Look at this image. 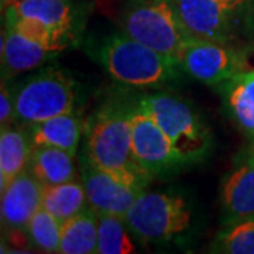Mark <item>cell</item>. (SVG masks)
Segmentation results:
<instances>
[{
	"mask_svg": "<svg viewBox=\"0 0 254 254\" xmlns=\"http://www.w3.org/2000/svg\"><path fill=\"white\" fill-rule=\"evenodd\" d=\"M27 130L34 147L51 145L76 155L83 137L85 123L78 112H72L30 125Z\"/></svg>",
	"mask_w": 254,
	"mask_h": 254,
	"instance_id": "16",
	"label": "cell"
},
{
	"mask_svg": "<svg viewBox=\"0 0 254 254\" xmlns=\"http://www.w3.org/2000/svg\"><path fill=\"white\" fill-rule=\"evenodd\" d=\"M78 168L89 206L98 213H108L125 219L134 200L143 192L100 170L82 150L78 160Z\"/></svg>",
	"mask_w": 254,
	"mask_h": 254,
	"instance_id": "9",
	"label": "cell"
},
{
	"mask_svg": "<svg viewBox=\"0 0 254 254\" xmlns=\"http://www.w3.org/2000/svg\"><path fill=\"white\" fill-rule=\"evenodd\" d=\"M99 216L92 206L63 222L60 252L63 254L98 253Z\"/></svg>",
	"mask_w": 254,
	"mask_h": 254,
	"instance_id": "19",
	"label": "cell"
},
{
	"mask_svg": "<svg viewBox=\"0 0 254 254\" xmlns=\"http://www.w3.org/2000/svg\"><path fill=\"white\" fill-rule=\"evenodd\" d=\"M218 89L227 116L254 145V71L239 73Z\"/></svg>",
	"mask_w": 254,
	"mask_h": 254,
	"instance_id": "15",
	"label": "cell"
},
{
	"mask_svg": "<svg viewBox=\"0 0 254 254\" xmlns=\"http://www.w3.org/2000/svg\"><path fill=\"white\" fill-rule=\"evenodd\" d=\"M34 144L28 130L4 127L0 134V190L28 168Z\"/></svg>",
	"mask_w": 254,
	"mask_h": 254,
	"instance_id": "17",
	"label": "cell"
},
{
	"mask_svg": "<svg viewBox=\"0 0 254 254\" xmlns=\"http://www.w3.org/2000/svg\"><path fill=\"white\" fill-rule=\"evenodd\" d=\"M137 92L131 109L134 160L151 180L167 178L184 168V164L163 128L141 106Z\"/></svg>",
	"mask_w": 254,
	"mask_h": 254,
	"instance_id": "8",
	"label": "cell"
},
{
	"mask_svg": "<svg viewBox=\"0 0 254 254\" xmlns=\"http://www.w3.org/2000/svg\"><path fill=\"white\" fill-rule=\"evenodd\" d=\"M58 55L60 53L47 50L14 30L4 27L1 31V72L4 79L43 68Z\"/></svg>",
	"mask_w": 254,
	"mask_h": 254,
	"instance_id": "14",
	"label": "cell"
},
{
	"mask_svg": "<svg viewBox=\"0 0 254 254\" xmlns=\"http://www.w3.org/2000/svg\"><path fill=\"white\" fill-rule=\"evenodd\" d=\"M6 9L38 20L63 33L73 46L81 43L86 16L89 14L88 4L78 0H17L9 3Z\"/></svg>",
	"mask_w": 254,
	"mask_h": 254,
	"instance_id": "11",
	"label": "cell"
},
{
	"mask_svg": "<svg viewBox=\"0 0 254 254\" xmlns=\"http://www.w3.org/2000/svg\"><path fill=\"white\" fill-rule=\"evenodd\" d=\"M63 222L44 208L38 209L30 219L26 235L30 243L44 253H58L61 243Z\"/></svg>",
	"mask_w": 254,
	"mask_h": 254,
	"instance_id": "24",
	"label": "cell"
},
{
	"mask_svg": "<svg viewBox=\"0 0 254 254\" xmlns=\"http://www.w3.org/2000/svg\"><path fill=\"white\" fill-rule=\"evenodd\" d=\"M88 206L89 202L81 178L57 185H44L43 208L61 222L81 213Z\"/></svg>",
	"mask_w": 254,
	"mask_h": 254,
	"instance_id": "20",
	"label": "cell"
},
{
	"mask_svg": "<svg viewBox=\"0 0 254 254\" xmlns=\"http://www.w3.org/2000/svg\"><path fill=\"white\" fill-rule=\"evenodd\" d=\"M98 254L136 253V237L131 235L125 219L108 213H98Z\"/></svg>",
	"mask_w": 254,
	"mask_h": 254,
	"instance_id": "22",
	"label": "cell"
},
{
	"mask_svg": "<svg viewBox=\"0 0 254 254\" xmlns=\"http://www.w3.org/2000/svg\"><path fill=\"white\" fill-rule=\"evenodd\" d=\"M81 85L66 69L43 66L24 81L13 85L16 120L34 125L76 112L81 103Z\"/></svg>",
	"mask_w": 254,
	"mask_h": 254,
	"instance_id": "5",
	"label": "cell"
},
{
	"mask_svg": "<svg viewBox=\"0 0 254 254\" xmlns=\"http://www.w3.org/2000/svg\"><path fill=\"white\" fill-rule=\"evenodd\" d=\"M137 96L145 112L170 138L184 167L208 160L215 138L208 122L190 100L165 89L138 91Z\"/></svg>",
	"mask_w": 254,
	"mask_h": 254,
	"instance_id": "4",
	"label": "cell"
},
{
	"mask_svg": "<svg viewBox=\"0 0 254 254\" xmlns=\"http://www.w3.org/2000/svg\"><path fill=\"white\" fill-rule=\"evenodd\" d=\"M182 27L192 38L230 43L237 38L240 23L218 0H174Z\"/></svg>",
	"mask_w": 254,
	"mask_h": 254,
	"instance_id": "10",
	"label": "cell"
},
{
	"mask_svg": "<svg viewBox=\"0 0 254 254\" xmlns=\"http://www.w3.org/2000/svg\"><path fill=\"white\" fill-rule=\"evenodd\" d=\"M222 225L254 216V150L237 157L219 185Z\"/></svg>",
	"mask_w": 254,
	"mask_h": 254,
	"instance_id": "12",
	"label": "cell"
},
{
	"mask_svg": "<svg viewBox=\"0 0 254 254\" xmlns=\"http://www.w3.org/2000/svg\"><path fill=\"white\" fill-rule=\"evenodd\" d=\"M75 155L58 147L37 145L28 163V171L43 185H57L76 180L79 168L75 165Z\"/></svg>",
	"mask_w": 254,
	"mask_h": 254,
	"instance_id": "18",
	"label": "cell"
},
{
	"mask_svg": "<svg viewBox=\"0 0 254 254\" xmlns=\"http://www.w3.org/2000/svg\"><path fill=\"white\" fill-rule=\"evenodd\" d=\"M44 185L28 170L1 190V225L13 232H26L30 219L43 208Z\"/></svg>",
	"mask_w": 254,
	"mask_h": 254,
	"instance_id": "13",
	"label": "cell"
},
{
	"mask_svg": "<svg viewBox=\"0 0 254 254\" xmlns=\"http://www.w3.org/2000/svg\"><path fill=\"white\" fill-rule=\"evenodd\" d=\"M134 92L119 86L100 100L85 120L82 151L119 181L145 190L153 180L138 167L133 155Z\"/></svg>",
	"mask_w": 254,
	"mask_h": 254,
	"instance_id": "1",
	"label": "cell"
},
{
	"mask_svg": "<svg viewBox=\"0 0 254 254\" xmlns=\"http://www.w3.org/2000/svg\"><path fill=\"white\" fill-rule=\"evenodd\" d=\"M184 75L210 86H220L247 71L246 54L235 44L190 38L178 55Z\"/></svg>",
	"mask_w": 254,
	"mask_h": 254,
	"instance_id": "7",
	"label": "cell"
},
{
	"mask_svg": "<svg viewBox=\"0 0 254 254\" xmlns=\"http://www.w3.org/2000/svg\"><path fill=\"white\" fill-rule=\"evenodd\" d=\"M222 226L210 245L212 253L254 254V216Z\"/></svg>",
	"mask_w": 254,
	"mask_h": 254,
	"instance_id": "23",
	"label": "cell"
},
{
	"mask_svg": "<svg viewBox=\"0 0 254 254\" xmlns=\"http://www.w3.org/2000/svg\"><path fill=\"white\" fill-rule=\"evenodd\" d=\"M16 120V108L13 96V85L10 79H1V92H0V125L1 128L11 126Z\"/></svg>",
	"mask_w": 254,
	"mask_h": 254,
	"instance_id": "25",
	"label": "cell"
},
{
	"mask_svg": "<svg viewBox=\"0 0 254 254\" xmlns=\"http://www.w3.org/2000/svg\"><path fill=\"white\" fill-rule=\"evenodd\" d=\"M127 226L145 245L187 246L198 233V208L187 190H143L127 212Z\"/></svg>",
	"mask_w": 254,
	"mask_h": 254,
	"instance_id": "3",
	"label": "cell"
},
{
	"mask_svg": "<svg viewBox=\"0 0 254 254\" xmlns=\"http://www.w3.org/2000/svg\"><path fill=\"white\" fill-rule=\"evenodd\" d=\"M218 1L237 18V21L242 26L249 23L253 14L254 0H218Z\"/></svg>",
	"mask_w": 254,
	"mask_h": 254,
	"instance_id": "26",
	"label": "cell"
},
{
	"mask_svg": "<svg viewBox=\"0 0 254 254\" xmlns=\"http://www.w3.org/2000/svg\"><path fill=\"white\" fill-rule=\"evenodd\" d=\"M11 1H17V0H10V3H11ZM7 6H9V4H7Z\"/></svg>",
	"mask_w": 254,
	"mask_h": 254,
	"instance_id": "27",
	"label": "cell"
},
{
	"mask_svg": "<svg viewBox=\"0 0 254 254\" xmlns=\"http://www.w3.org/2000/svg\"><path fill=\"white\" fill-rule=\"evenodd\" d=\"M86 53L110 79L131 91H161L181 81L180 64L128 37L113 31L91 37Z\"/></svg>",
	"mask_w": 254,
	"mask_h": 254,
	"instance_id": "2",
	"label": "cell"
},
{
	"mask_svg": "<svg viewBox=\"0 0 254 254\" xmlns=\"http://www.w3.org/2000/svg\"><path fill=\"white\" fill-rule=\"evenodd\" d=\"M119 26L125 34L177 63L192 38L182 27L174 0H126Z\"/></svg>",
	"mask_w": 254,
	"mask_h": 254,
	"instance_id": "6",
	"label": "cell"
},
{
	"mask_svg": "<svg viewBox=\"0 0 254 254\" xmlns=\"http://www.w3.org/2000/svg\"><path fill=\"white\" fill-rule=\"evenodd\" d=\"M4 11H6L4 27L17 31L37 44L46 47L47 50H51V51L61 54L64 50L73 46V43L68 37L64 36L63 33L57 31L38 20L20 16L10 9H6Z\"/></svg>",
	"mask_w": 254,
	"mask_h": 254,
	"instance_id": "21",
	"label": "cell"
}]
</instances>
